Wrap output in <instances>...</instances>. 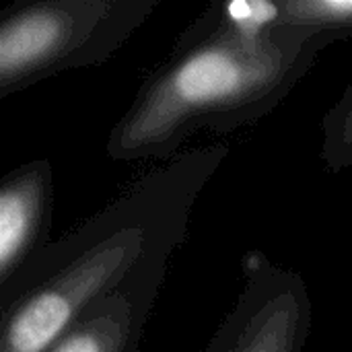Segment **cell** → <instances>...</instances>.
I'll list each match as a JSON object with an SVG mask.
<instances>
[{
    "mask_svg": "<svg viewBox=\"0 0 352 352\" xmlns=\"http://www.w3.org/2000/svg\"><path fill=\"white\" fill-rule=\"evenodd\" d=\"M229 151L219 142L179 153L43 248L0 289V352L47 351L140 264L171 258Z\"/></svg>",
    "mask_w": 352,
    "mask_h": 352,
    "instance_id": "6da1fadb",
    "label": "cell"
},
{
    "mask_svg": "<svg viewBox=\"0 0 352 352\" xmlns=\"http://www.w3.org/2000/svg\"><path fill=\"white\" fill-rule=\"evenodd\" d=\"M169 260L155 258L140 264L118 289L89 305L43 352H140Z\"/></svg>",
    "mask_w": 352,
    "mask_h": 352,
    "instance_id": "5b68a950",
    "label": "cell"
},
{
    "mask_svg": "<svg viewBox=\"0 0 352 352\" xmlns=\"http://www.w3.org/2000/svg\"><path fill=\"white\" fill-rule=\"evenodd\" d=\"M54 212V167L33 159L0 179V289L50 241Z\"/></svg>",
    "mask_w": 352,
    "mask_h": 352,
    "instance_id": "8992f818",
    "label": "cell"
},
{
    "mask_svg": "<svg viewBox=\"0 0 352 352\" xmlns=\"http://www.w3.org/2000/svg\"><path fill=\"white\" fill-rule=\"evenodd\" d=\"M206 12L239 29H283L330 43L352 39V0H231Z\"/></svg>",
    "mask_w": 352,
    "mask_h": 352,
    "instance_id": "52a82bcc",
    "label": "cell"
},
{
    "mask_svg": "<svg viewBox=\"0 0 352 352\" xmlns=\"http://www.w3.org/2000/svg\"><path fill=\"white\" fill-rule=\"evenodd\" d=\"M332 43L239 29L200 12L109 130L113 161H171L200 132L231 134L270 116Z\"/></svg>",
    "mask_w": 352,
    "mask_h": 352,
    "instance_id": "7a4b0ae2",
    "label": "cell"
},
{
    "mask_svg": "<svg viewBox=\"0 0 352 352\" xmlns=\"http://www.w3.org/2000/svg\"><path fill=\"white\" fill-rule=\"evenodd\" d=\"M163 0H27L0 10V99L113 58Z\"/></svg>",
    "mask_w": 352,
    "mask_h": 352,
    "instance_id": "3957f363",
    "label": "cell"
},
{
    "mask_svg": "<svg viewBox=\"0 0 352 352\" xmlns=\"http://www.w3.org/2000/svg\"><path fill=\"white\" fill-rule=\"evenodd\" d=\"M243 285L204 352H303L314 303L303 276L260 250L241 258Z\"/></svg>",
    "mask_w": 352,
    "mask_h": 352,
    "instance_id": "277c9868",
    "label": "cell"
}]
</instances>
